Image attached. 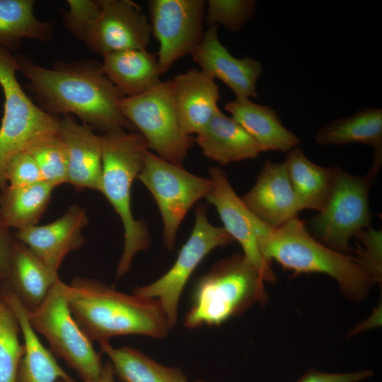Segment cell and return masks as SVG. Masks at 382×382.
Wrapping results in <instances>:
<instances>
[{"mask_svg": "<svg viewBox=\"0 0 382 382\" xmlns=\"http://www.w3.org/2000/svg\"><path fill=\"white\" fill-rule=\"evenodd\" d=\"M16 58L19 71L28 80L27 89L43 112L58 118L75 115L102 134L137 131L122 113V97L103 73L101 63L57 61L46 68L28 57Z\"/></svg>", "mask_w": 382, "mask_h": 382, "instance_id": "obj_1", "label": "cell"}, {"mask_svg": "<svg viewBox=\"0 0 382 382\" xmlns=\"http://www.w3.org/2000/svg\"><path fill=\"white\" fill-rule=\"evenodd\" d=\"M64 289L74 319L92 342L130 335L163 339L171 329L156 299L123 293L79 276L69 284L64 283Z\"/></svg>", "mask_w": 382, "mask_h": 382, "instance_id": "obj_2", "label": "cell"}, {"mask_svg": "<svg viewBox=\"0 0 382 382\" xmlns=\"http://www.w3.org/2000/svg\"><path fill=\"white\" fill-rule=\"evenodd\" d=\"M251 224L260 252L271 264L272 260L296 275L323 273L332 277L349 299L361 301L376 282L357 258L335 251L310 234L298 218L279 228H272L254 214Z\"/></svg>", "mask_w": 382, "mask_h": 382, "instance_id": "obj_3", "label": "cell"}, {"mask_svg": "<svg viewBox=\"0 0 382 382\" xmlns=\"http://www.w3.org/2000/svg\"><path fill=\"white\" fill-rule=\"evenodd\" d=\"M103 173L100 192L118 214L124 227V248L116 276H124L136 254L150 245L146 225L135 219L131 206V190L144 164L149 148L143 136L119 129L101 134Z\"/></svg>", "mask_w": 382, "mask_h": 382, "instance_id": "obj_4", "label": "cell"}, {"mask_svg": "<svg viewBox=\"0 0 382 382\" xmlns=\"http://www.w3.org/2000/svg\"><path fill=\"white\" fill-rule=\"evenodd\" d=\"M265 282L243 255L218 261L196 283L184 325L219 326L256 303H265Z\"/></svg>", "mask_w": 382, "mask_h": 382, "instance_id": "obj_5", "label": "cell"}, {"mask_svg": "<svg viewBox=\"0 0 382 382\" xmlns=\"http://www.w3.org/2000/svg\"><path fill=\"white\" fill-rule=\"evenodd\" d=\"M62 11L66 30L102 57L125 50H146L149 20L130 0H68Z\"/></svg>", "mask_w": 382, "mask_h": 382, "instance_id": "obj_6", "label": "cell"}, {"mask_svg": "<svg viewBox=\"0 0 382 382\" xmlns=\"http://www.w3.org/2000/svg\"><path fill=\"white\" fill-rule=\"evenodd\" d=\"M17 58L0 47V86L4 96L0 125V190L6 186L4 167L37 139L58 132L59 119L40 109L18 82Z\"/></svg>", "mask_w": 382, "mask_h": 382, "instance_id": "obj_7", "label": "cell"}, {"mask_svg": "<svg viewBox=\"0 0 382 382\" xmlns=\"http://www.w3.org/2000/svg\"><path fill=\"white\" fill-rule=\"evenodd\" d=\"M59 279L40 306L27 311L30 325L42 334L57 356L74 370L83 382H96L102 371L101 357L74 319Z\"/></svg>", "mask_w": 382, "mask_h": 382, "instance_id": "obj_8", "label": "cell"}, {"mask_svg": "<svg viewBox=\"0 0 382 382\" xmlns=\"http://www.w3.org/2000/svg\"><path fill=\"white\" fill-rule=\"evenodd\" d=\"M120 108L143 136L149 149L168 162L182 166L195 138L186 134L179 123L171 79L161 81L143 94L122 98Z\"/></svg>", "mask_w": 382, "mask_h": 382, "instance_id": "obj_9", "label": "cell"}, {"mask_svg": "<svg viewBox=\"0 0 382 382\" xmlns=\"http://www.w3.org/2000/svg\"><path fill=\"white\" fill-rule=\"evenodd\" d=\"M375 177L369 172L363 177L354 175L336 167L330 197L308 223L317 241L341 253L350 250V238L369 228V190Z\"/></svg>", "mask_w": 382, "mask_h": 382, "instance_id": "obj_10", "label": "cell"}, {"mask_svg": "<svg viewBox=\"0 0 382 382\" xmlns=\"http://www.w3.org/2000/svg\"><path fill=\"white\" fill-rule=\"evenodd\" d=\"M139 179L153 195L163 221L164 245H175L178 228L188 210L206 198L212 183L209 178L194 175L182 166L168 162L147 151Z\"/></svg>", "mask_w": 382, "mask_h": 382, "instance_id": "obj_11", "label": "cell"}, {"mask_svg": "<svg viewBox=\"0 0 382 382\" xmlns=\"http://www.w3.org/2000/svg\"><path fill=\"white\" fill-rule=\"evenodd\" d=\"M234 240L223 227L212 225L207 219V208L199 204L195 209V221L192 233L181 248L173 266L156 281L133 289V293L156 299L173 328L178 323V311L183 290L190 277L203 259L218 247H224Z\"/></svg>", "mask_w": 382, "mask_h": 382, "instance_id": "obj_12", "label": "cell"}, {"mask_svg": "<svg viewBox=\"0 0 382 382\" xmlns=\"http://www.w3.org/2000/svg\"><path fill=\"white\" fill-rule=\"evenodd\" d=\"M151 34L159 42L156 53L161 74L180 58L192 54L204 35V0H150Z\"/></svg>", "mask_w": 382, "mask_h": 382, "instance_id": "obj_13", "label": "cell"}, {"mask_svg": "<svg viewBox=\"0 0 382 382\" xmlns=\"http://www.w3.org/2000/svg\"><path fill=\"white\" fill-rule=\"evenodd\" d=\"M208 171L212 187L206 199L216 209L224 224L223 228L240 243L243 255L260 273L264 280L269 282L275 281L271 264L262 256L253 232L250 211L236 195L223 170L210 167Z\"/></svg>", "mask_w": 382, "mask_h": 382, "instance_id": "obj_14", "label": "cell"}, {"mask_svg": "<svg viewBox=\"0 0 382 382\" xmlns=\"http://www.w3.org/2000/svg\"><path fill=\"white\" fill-rule=\"evenodd\" d=\"M88 223L86 209L74 204L55 221L17 230L13 233V237L28 247L50 268L58 272L65 257L84 244L82 230Z\"/></svg>", "mask_w": 382, "mask_h": 382, "instance_id": "obj_15", "label": "cell"}, {"mask_svg": "<svg viewBox=\"0 0 382 382\" xmlns=\"http://www.w3.org/2000/svg\"><path fill=\"white\" fill-rule=\"evenodd\" d=\"M218 25L209 26L204 37L191 54L201 70L225 83L236 98H257V82L263 71L262 64L249 57H234L220 42Z\"/></svg>", "mask_w": 382, "mask_h": 382, "instance_id": "obj_16", "label": "cell"}, {"mask_svg": "<svg viewBox=\"0 0 382 382\" xmlns=\"http://www.w3.org/2000/svg\"><path fill=\"white\" fill-rule=\"evenodd\" d=\"M240 197L253 214L272 228L298 218L301 211L284 162L266 161L254 186Z\"/></svg>", "mask_w": 382, "mask_h": 382, "instance_id": "obj_17", "label": "cell"}, {"mask_svg": "<svg viewBox=\"0 0 382 382\" xmlns=\"http://www.w3.org/2000/svg\"><path fill=\"white\" fill-rule=\"evenodd\" d=\"M58 134L64 143L68 157V183L75 189L100 191L103 148L100 134L73 116L59 119Z\"/></svg>", "mask_w": 382, "mask_h": 382, "instance_id": "obj_18", "label": "cell"}, {"mask_svg": "<svg viewBox=\"0 0 382 382\" xmlns=\"http://www.w3.org/2000/svg\"><path fill=\"white\" fill-rule=\"evenodd\" d=\"M175 107L183 131L199 134L220 110L219 88L202 70L191 69L172 79Z\"/></svg>", "mask_w": 382, "mask_h": 382, "instance_id": "obj_19", "label": "cell"}, {"mask_svg": "<svg viewBox=\"0 0 382 382\" xmlns=\"http://www.w3.org/2000/svg\"><path fill=\"white\" fill-rule=\"evenodd\" d=\"M0 293L15 313L24 341L25 352L21 360L16 382H76L58 364L52 352L40 342L29 323L27 311L5 282Z\"/></svg>", "mask_w": 382, "mask_h": 382, "instance_id": "obj_20", "label": "cell"}, {"mask_svg": "<svg viewBox=\"0 0 382 382\" xmlns=\"http://www.w3.org/2000/svg\"><path fill=\"white\" fill-rule=\"evenodd\" d=\"M195 141L203 154L221 165L258 156L264 149L233 118L219 110Z\"/></svg>", "mask_w": 382, "mask_h": 382, "instance_id": "obj_21", "label": "cell"}, {"mask_svg": "<svg viewBox=\"0 0 382 382\" xmlns=\"http://www.w3.org/2000/svg\"><path fill=\"white\" fill-rule=\"evenodd\" d=\"M59 279L57 272L15 239L4 282L27 311L40 306Z\"/></svg>", "mask_w": 382, "mask_h": 382, "instance_id": "obj_22", "label": "cell"}, {"mask_svg": "<svg viewBox=\"0 0 382 382\" xmlns=\"http://www.w3.org/2000/svg\"><path fill=\"white\" fill-rule=\"evenodd\" d=\"M103 58V71L122 98L143 94L161 82L157 55L147 50H120Z\"/></svg>", "mask_w": 382, "mask_h": 382, "instance_id": "obj_23", "label": "cell"}, {"mask_svg": "<svg viewBox=\"0 0 382 382\" xmlns=\"http://www.w3.org/2000/svg\"><path fill=\"white\" fill-rule=\"evenodd\" d=\"M224 109L265 151H290L301 142L282 125L276 111L270 106L255 103L250 98H236L226 103Z\"/></svg>", "mask_w": 382, "mask_h": 382, "instance_id": "obj_24", "label": "cell"}, {"mask_svg": "<svg viewBox=\"0 0 382 382\" xmlns=\"http://www.w3.org/2000/svg\"><path fill=\"white\" fill-rule=\"evenodd\" d=\"M315 139L320 145L357 142L371 146L374 151V161L370 171L377 175L382 161V110L366 108L334 120L320 129Z\"/></svg>", "mask_w": 382, "mask_h": 382, "instance_id": "obj_25", "label": "cell"}, {"mask_svg": "<svg viewBox=\"0 0 382 382\" xmlns=\"http://www.w3.org/2000/svg\"><path fill=\"white\" fill-rule=\"evenodd\" d=\"M284 163L301 210L320 211L333 187L336 167L313 163L299 148L291 149Z\"/></svg>", "mask_w": 382, "mask_h": 382, "instance_id": "obj_26", "label": "cell"}, {"mask_svg": "<svg viewBox=\"0 0 382 382\" xmlns=\"http://www.w3.org/2000/svg\"><path fill=\"white\" fill-rule=\"evenodd\" d=\"M99 344L101 352L109 358L115 376L122 382H190L179 368L162 364L135 348L114 347L109 341Z\"/></svg>", "mask_w": 382, "mask_h": 382, "instance_id": "obj_27", "label": "cell"}, {"mask_svg": "<svg viewBox=\"0 0 382 382\" xmlns=\"http://www.w3.org/2000/svg\"><path fill=\"white\" fill-rule=\"evenodd\" d=\"M34 0H0V47L18 49L23 39L49 41L54 33L52 21L37 19Z\"/></svg>", "mask_w": 382, "mask_h": 382, "instance_id": "obj_28", "label": "cell"}, {"mask_svg": "<svg viewBox=\"0 0 382 382\" xmlns=\"http://www.w3.org/2000/svg\"><path fill=\"white\" fill-rule=\"evenodd\" d=\"M54 187L45 181L21 187L6 185L0 190V215L11 228L34 225L43 215Z\"/></svg>", "mask_w": 382, "mask_h": 382, "instance_id": "obj_29", "label": "cell"}, {"mask_svg": "<svg viewBox=\"0 0 382 382\" xmlns=\"http://www.w3.org/2000/svg\"><path fill=\"white\" fill-rule=\"evenodd\" d=\"M25 151L35 161L43 181L54 187L68 183L67 151L58 132L37 139Z\"/></svg>", "mask_w": 382, "mask_h": 382, "instance_id": "obj_30", "label": "cell"}, {"mask_svg": "<svg viewBox=\"0 0 382 382\" xmlns=\"http://www.w3.org/2000/svg\"><path fill=\"white\" fill-rule=\"evenodd\" d=\"M18 318L0 293V382H16L17 372L24 354L19 340Z\"/></svg>", "mask_w": 382, "mask_h": 382, "instance_id": "obj_31", "label": "cell"}, {"mask_svg": "<svg viewBox=\"0 0 382 382\" xmlns=\"http://www.w3.org/2000/svg\"><path fill=\"white\" fill-rule=\"evenodd\" d=\"M205 22L209 26L220 24L231 32H238L255 13L253 0H209Z\"/></svg>", "mask_w": 382, "mask_h": 382, "instance_id": "obj_32", "label": "cell"}, {"mask_svg": "<svg viewBox=\"0 0 382 382\" xmlns=\"http://www.w3.org/2000/svg\"><path fill=\"white\" fill-rule=\"evenodd\" d=\"M4 175L6 185L11 187L26 186L43 180L35 161L25 151L8 159Z\"/></svg>", "mask_w": 382, "mask_h": 382, "instance_id": "obj_33", "label": "cell"}, {"mask_svg": "<svg viewBox=\"0 0 382 382\" xmlns=\"http://www.w3.org/2000/svg\"><path fill=\"white\" fill-rule=\"evenodd\" d=\"M361 245L357 257L369 271L376 282L381 279V230L370 228L364 230L358 236Z\"/></svg>", "mask_w": 382, "mask_h": 382, "instance_id": "obj_34", "label": "cell"}, {"mask_svg": "<svg viewBox=\"0 0 382 382\" xmlns=\"http://www.w3.org/2000/svg\"><path fill=\"white\" fill-rule=\"evenodd\" d=\"M371 370L349 373H327L310 369L296 382H359L373 375Z\"/></svg>", "mask_w": 382, "mask_h": 382, "instance_id": "obj_35", "label": "cell"}, {"mask_svg": "<svg viewBox=\"0 0 382 382\" xmlns=\"http://www.w3.org/2000/svg\"><path fill=\"white\" fill-rule=\"evenodd\" d=\"M11 230L0 215V284L6 279L15 241Z\"/></svg>", "mask_w": 382, "mask_h": 382, "instance_id": "obj_36", "label": "cell"}, {"mask_svg": "<svg viewBox=\"0 0 382 382\" xmlns=\"http://www.w3.org/2000/svg\"><path fill=\"white\" fill-rule=\"evenodd\" d=\"M381 304L378 306L373 313L369 316V318L366 320L364 323L359 324L354 328H353L349 332V335L352 336L356 335L361 331L368 330L372 327L378 326L381 325Z\"/></svg>", "mask_w": 382, "mask_h": 382, "instance_id": "obj_37", "label": "cell"}, {"mask_svg": "<svg viewBox=\"0 0 382 382\" xmlns=\"http://www.w3.org/2000/svg\"><path fill=\"white\" fill-rule=\"evenodd\" d=\"M115 372L113 368L110 361L103 364V367L101 374L98 379L96 382H115ZM57 382H65L62 380H59Z\"/></svg>", "mask_w": 382, "mask_h": 382, "instance_id": "obj_38", "label": "cell"}]
</instances>
